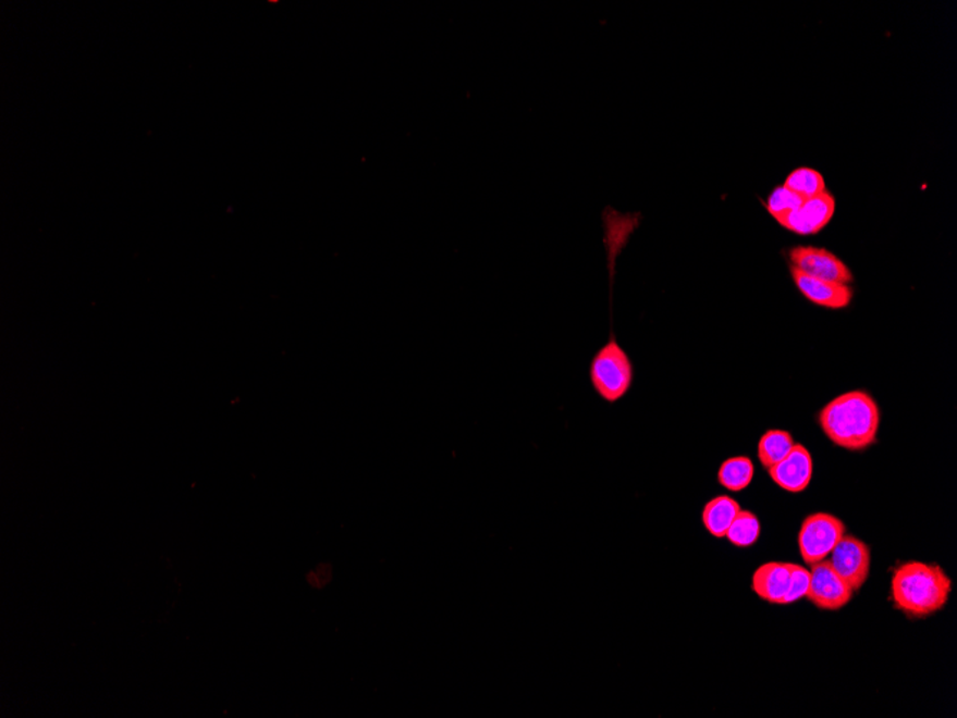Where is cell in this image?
Here are the masks:
<instances>
[{
	"label": "cell",
	"mask_w": 957,
	"mask_h": 718,
	"mask_svg": "<svg viewBox=\"0 0 957 718\" xmlns=\"http://www.w3.org/2000/svg\"><path fill=\"white\" fill-rule=\"evenodd\" d=\"M589 379L598 396L608 404L623 399L633 386L634 366L627 351L616 342L614 334L593 356L589 366Z\"/></svg>",
	"instance_id": "obj_3"
},
{
	"label": "cell",
	"mask_w": 957,
	"mask_h": 718,
	"mask_svg": "<svg viewBox=\"0 0 957 718\" xmlns=\"http://www.w3.org/2000/svg\"><path fill=\"white\" fill-rule=\"evenodd\" d=\"M754 463L747 456H736L724 460L719 469V483L725 490L732 492H741L747 490L754 479Z\"/></svg>",
	"instance_id": "obj_14"
},
{
	"label": "cell",
	"mask_w": 957,
	"mask_h": 718,
	"mask_svg": "<svg viewBox=\"0 0 957 718\" xmlns=\"http://www.w3.org/2000/svg\"><path fill=\"white\" fill-rule=\"evenodd\" d=\"M892 601L911 620L941 612L949 603L952 580L936 564L906 562L892 578Z\"/></svg>",
	"instance_id": "obj_2"
},
{
	"label": "cell",
	"mask_w": 957,
	"mask_h": 718,
	"mask_svg": "<svg viewBox=\"0 0 957 718\" xmlns=\"http://www.w3.org/2000/svg\"><path fill=\"white\" fill-rule=\"evenodd\" d=\"M783 185L798 194L801 198H805V200L827 191L823 175L818 170L809 169V166H800V169L792 171Z\"/></svg>",
	"instance_id": "obj_16"
},
{
	"label": "cell",
	"mask_w": 957,
	"mask_h": 718,
	"mask_svg": "<svg viewBox=\"0 0 957 718\" xmlns=\"http://www.w3.org/2000/svg\"><path fill=\"white\" fill-rule=\"evenodd\" d=\"M794 445H796V442H794L790 432L780 431V429L765 432L761 436L759 451H757L760 463L765 469L773 468L774 465L782 462L790 454Z\"/></svg>",
	"instance_id": "obj_15"
},
{
	"label": "cell",
	"mask_w": 957,
	"mask_h": 718,
	"mask_svg": "<svg viewBox=\"0 0 957 718\" xmlns=\"http://www.w3.org/2000/svg\"><path fill=\"white\" fill-rule=\"evenodd\" d=\"M880 409L872 395L863 391L843 393L819 413L824 435L838 448L863 451L878 442Z\"/></svg>",
	"instance_id": "obj_1"
},
{
	"label": "cell",
	"mask_w": 957,
	"mask_h": 718,
	"mask_svg": "<svg viewBox=\"0 0 957 718\" xmlns=\"http://www.w3.org/2000/svg\"><path fill=\"white\" fill-rule=\"evenodd\" d=\"M810 586L806 598L823 611H841L850 603L855 591L843 581L827 559L811 566Z\"/></svg>",
	"instance_id": "obj_6"
},
{
	"label": "cell",
	"mask_w": 957,
	"mask_h": 718,
	"mask_svg": "<svg viewBox=\"0 0 957 718\" xmlns=\"http://www.w3.org/2000/svg\"><path fill=\"white\" fill-rule=\"evenodd\" d=\"M793 564L769 562L752 573L751 589L769 604H782L790 585Z\"/></svg>",
	"instance_id": "obj_11"
},
{
	"label": "cell",
	"mask_w": 957,
	"mask_h": 718,
	"mask_svg": "<svg viewBox=\"0 0 957 718\" xmlns=\"http://www.w3.org/2000/svg\"><path fill=\"white\" fill-rule=\"evenodd\" d=\"M830 566L846 581L855 593H859L869 580L872 554L868 544L856 536L845 535L829 555Z\"/></svg>",
	"instance_id": "obj_5"
},
{
	"label": "cell",
	"mask_w": 957,
	"mask_h": 718,
	"mask_svg": "<svg viewBox=\"0 0 957 718\" xmlns=\"http://www.w3.org/2000/svg\"><path fill=\"white\" fill-rule=\"evenodd\" d=\"M739 510L741 507L732 496H715L702 510V523L712 536L725 538V534H727L734 519L737 518Z\"/></svg>",
	"instance_id": "obj_13"
},
{
	"label": "cell",
	"mask_w": 957,
	"mask_h": 718,
	"mask_svg": "<svg viewBox=\"0 0 957 718\" xmlns=\"http://www.w3.org/2000/svg\"><path fill=\"white\" fill-rule=\"evenodd\" d=\"M603 230H605V242L608 251V268L611 271V280L614 278L616 256L623 250L627 244L629 234L637 227L638 214H619L611 207L602 212Z\"/></svg>",
	"instance_id": "obj_12"
},
{
	"label": "cell",
	"mask_w": 957,
	"mask_h": 718,
	"mask_svg": "<svg viewBox=\"0 0 957 718\" xmlns=\"http://www.w3.org/2000/svg\"><path fill=\"white\" fill-rule=\"evenodd\" d=\"M846 535V525L834 515L818 512L805 519L798 532V549L807 566L824 561Z\"/></svg>",
	"instance_id": "obj_4"
},
{
	"label": "cell",
	"mask_w": 957,
	"mask_h": 718,
	"mask_svg": "<svg viewBox=\"0 0 957 718\" xmlns=\"http://www.w3.org/2000/svg\"><path fill=\"white\" fill-rule=\"evenodd\" d=\"M788 257H790L792 268H796L811 277L847 284V286L855 280L845 261L825 248L798 246L792 248Z\"/></svg>",
	"instance_id": "obj_7"
},
{
	"label": "cell",
	"mask_w": 957,
	"mask_h": 718,
	"mask_svg": "<svg viewBox=\"0 0 957 718\" xmlns=\"http://www.w3.org/2000/svg\"><path fill=\"white\" fill-rule=\"evenodd\" d=\"M760 532L759 518L750 512V510L741 509L737 518L734 519L732 527H729L727 534H725V538L732 542L734 546H738V548H748V546H752L759 541Z\"/></svg>",
	"instance_id": "obj_17"
},
{
	"label": "cell",
	"mask_w": 957,
	"mask_h": 718,
	"mask_svg": "<svg viewBox=\"0 0 957 718\" xmlns=\"http://www.w3.org/2000/svg\"><path fill=\"white\" fill-rule=\"evenodd\" d=\"M836 212V200L829 191L805 200L800 209L777 220L782 227L798 236H814L827 227Z\"/></svg>",
	"instance_id": "obj_8"
},
{
	"label": "cell",
	"mask_w": 957,
	"mask_h": 718,
	"mask_svg": "<svg viewBox=\"0 0 957 718\" xmlns=\"http://www.w3.org/2000/svg\"><path fill=\"white\" fill-rule=\"evenodd\" d=\"M814 463L811 454L806 446L794 445L790 454L769 469L770 478L775 485L790 494H800L806 491L813 479Z\"/></svg>",
	"instance_id": "obj_9"
},
{
	"label": "cell",
	"mask_w": 957,
	"mask_h": 718,
	"mask_svg": "<svg viewBox=\"0 0 957 718\" xmlns=\"http://www.w3.org/2000/svg\"><path fill=\"white\" fill-rule=\"evenodd\" d=\"M794 284L807 300L824 309L841 310L850 306L852 288L847 284L811 277L796 268L790 269Z\"/></svg>",
	"instance_id": "obj_10"
},
{
	"label": "cell",
	"mask_w": 957,
	"mask_h": 718,
	"mask_svg": "<svg viewBox=\"0 0 957 718\" xmlns=\"http://www.w3.org/2000/svg\"><path fill=\"white\" fill-rule=\"evenodd\" d=\"M810 577L809 569L793 564L790 585H788L782 605L794 604L801 598H806L807 591H809L810 586Z\"/></svg>",
	"instance_id": "obj_19"
},
{
	"label": "cell",
	"mask_w": 957,
	"mask_h": 718,
	"mask_svg": "<svg viewBox=\"0 0 957 718\" xmlns=\"http://www.w3.org/2000/svg\"><path fill=\"white\" fill-rule=\"evenodd\" d=\"M805 202V198L798 196V194L792 191L784 185H780V187H775L773 191H771L769 198H766L765 209L770 212L771 216H774L775 221L783 219L787 214H790L794 210L800 209Z\"/></svg>",
	"instance_id": "obj_18"
}]
</instances>
